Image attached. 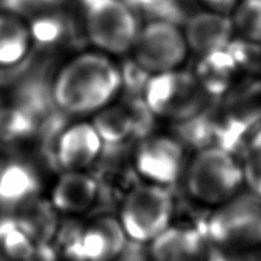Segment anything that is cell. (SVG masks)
<instances>
[{"label":"cell","instance_id":"obj_15","mask_svg":"<svg viewBox=\"0 0 261 261\" xmlns=\"http://www.w3.org/2000/svg\"><path fill=\"white\" fill-rule=\"evenodd\" d=\"M34 42L29 24L16 13H0V68H11L28 58Z\"/></svg>","mask_w":261,"mask_h":261},{"label":"cell","instance_id":"obj_17","mask_svg":"<svg viewBox=\"0 0 261 261\" xmlns=\"http://www.w3.org/2000/svg\"><path fill=\"white\" fill-rule=\"evenodd\" d=\"M21 211L16 220L22 230L36 243H48L57 231L55 206L35 199Z\"/></svg>","mask_w":261,"mask_h":261},{"label":"cell","instance_id":"obj_26","mask_svg":"<svg viewBox=\"0 0 261 261\" xmlns=\"http://www.w3.org/2000/svg\"><path fill=\"white\" fill-rule=\"evenodd\" d=\"M61 2L62 0H7L8 6L12 10L10 12L13 13L21 10H29V8L53 7Z\"/></svg>","mask_w":261,"mask_h":261},{"label":"cell","instance_id":"obj_19","mask_svg":"<svg viewBox=\"0 0 261 261\" xmlns=\"http://www.w3.org/2000/svg\"><path fill=\"white\" fill-rule=\"evenodd\" d=\"M33 240L22 230L16 218L0 219V254L6 261H27L33 253Z\"/></svg>","mask_w":261,"mask_h":261},{"label":"cell","instance_id":"obj_24","mask_svg":"<svg viewBox=\"0 0 261 261\" xmlns=\"http://www.w3.org/2000/svg\"><path fill=\"white\" fill-rule=\"evenodd\" d=\"M226 49L235 60L238 69L250 73L261 71V45L247 38L231 39Z\"/></svg>","mask_w":261,"mask_h":261},{"label":"cell","instance_id":"obj_6","mask_svg":"<svg viewBox=\"0 0 261 261\" xmlns=\"http://www.w3.org/2000/svg\"><path fill=\"white\" fill-rule=\"evenodd\" d=\"M174 199L167 187L136 186L129 190L121 208L125 235L138 243L152 242L172 226Z\"/></svg>","mask_w":261,"mask_h":261},{"label":"cell","instance_id":"obj_2","mask_svg":"<svg viewBox=\"0 0 261 261\" xmlns=\"http://www.w3.org/2000/svg\"><path fill=\"white\" fill-rule=\"evenodd\" d=\"M183 174L190 196L212 208L231 199L245 186L242 163L231 151L220 145L198 150Z\"/></svg>","mask_w":261,"mask_h":261},{"label":"cell","instance_id":"obj_3","mask_svg":"<svg viewBox=\"0 0 261 261\" xmlns=\"http://www.w3.org/2000/svg\"><path fill=\"white\" fill-rule=\"evenodd\" d=\"M206 236L214 246L244 252L261 245V197L250 190L214 207Z\"/></svg>","mask_w":261,"mask_h":261},{"label":"cell","instance_id":"obj_21","mask_svg":"<svg viewBox=\"0 0 261 261\" xmlns=\"http://www.w3.org/2000/svg\"><path fill=\"white\" fill-rule=\"evenodd\" d=\"M241 163L245 186L261 197V128L247 142L244 158Z\"/></svg>","mask_w":261,"mask_h":261},{"label":"cell","instance_id":"obj_13","mask_svg":"<svg viewBox=\"0 0 261 261\" xmlns=\"http://www.w3.org/2000/svg\"><path fill=\"white\" fill-rule=\"evenodd\" d=\"M39 189V177L30 166L10 163L0 169V208L21 210L36 199Z\"/></svg>","mask_w":261,"mask_h":261},{"label":"cell","instance_id":"obj_25","mask_svg":"<svg viewBox=\"0 0 261 261\" xmlns=\"http://www.w3.org/2000/svg\"><path fill=\"white\" fill-rule=\"evenodd\" d=\"M121 259L119 261H152L150 252L145 251L143 243L133 241L129 247L125 244L123 251L121 252Z\"/></svg>","mask_w":261,"mask_h":261},{"label":"cell","instance_id":"obj_8","mask_svg":"<svg viewBox=\"0 0 261 261\" xmlns=\"http://www.w3.org/2000/svg\"><path fill=\"white\" fill-rule=\"evenodd\" d=\"M125 244L122 224L114 218L100 217L87 228L70 233L59 245L70 261H112Z\"/></svg>","mask_w":261,"mask_h":261},{"label":"cell","instance_id":"obj_11","mask_svg":"<svg viewBox=\"0 0 261 261\" xmlns=\"http://www.w3.org/2000/svg\"><path fill=\"white\" fill-rule=\"evenodd\" d=\"M102 151V141L93 124L77 123L65 129L57 148L58 167L79 170L88 167Z\"/></svg>","mask_w":261,"mask_h":261},{"label":"cell","instance_id":"obj_12","mask_svg":"<svg viewBox=\"0 0 261 261\" xmlns=\"http://www.w3.org/2000/svg\"><path fill=\"white\" fill-rule=\"evenodd\" d=\"M231 34V20L220 13H196L186 23L187 43L201 56L226 48Z\"/></svg>","mask_w":261,"mask_h":261},{"label":"cell","instance_id":"obj_16","mask_svg":"<svg viewBox=\"0 0 261 261\" xmlns=\"http://www.w3.org/2000/svg\"><path fill=\"white\" fill-rule=\"evenodd\" d=\"M238 67L226 48L201 57L196 68V77L211 97H219L231 85Z\"/></svg>","mask_w":261,"mask_h":261},{"label":"cell","instance_id":"obj_1","mask_svg":"<svg viewBox=\"0 0 261 261\" xmlns=\"http://www.w3.org/2000/svg\"><path fill=\"white\" fill-rule=\"evenodd\" d=\"M122 87V68L115 58L91 49L71 57L60 67L51 94L64 114L84 115L105 109Z\"/></svg>","mask_w":261,"mask_h":261},{"label":"cell","instance_id":"obj_23","mask_svg":"<svg viewBox=\"0 0 261 261\" xmlns=\"http://www.w3.org/2000/svg\"><path fill=\"white\" fill-rule=\"evenodd\" d=\"M65 20L55 14H43L29 23L34 44L48 46L64 38L66 34Z\"/></svg>","mask_w":261,"mask_h":261},{"label":"cell","instance_id":"obj_5","mask_svg":"<svg viewBox=\"0 0 261 261\" xmlns=\"http://www.w3.org/2000/svg\"><path fill=\"white\" fill-rule=\"evenodd\" d=\"M143 94L153 114L176 122L204 112L208 97L195 75L176 70L150 76Z\"/></svg>","mask_w":261,"mask_h":261},{"label":"cell","instance_id":"obj_27","mask_svg":"<svg viewBox=\"0 0 261 261\" xmlns=\"http://www.w3.org/2000/svg\"><path fill=\"white\" fill-rule=\"evenodd\" d=\"M27 261H58L57 252L49 243H37Z\"/></svg>","mask_w":261,"mask_h":261},{"label":"cell","instance_id":"obj_14","mask_svg":"<svg viewBox=\"0 0 261 261\" xmlns=\"http://www.w3.org/2000/svg\"><path fill=\"white\" fill-rule=\"evenodd\" d=\"M100 193L96 178L71 170L62 175L52 192L55 208L65 213H81L89 210Z\"/></svg>","mask_w":261,"mask_h":261},{"label":"cell","instance_id":"obj_18","mask_svg":"<svg viewBox=\"0 0 261 261\" xmlns=\"http://www.w3.org/2000/svg\"><path fill=\"white\" fill-rule=\"evenodd\" d=\"M93 127L106 145H120L133 135V121L127 109L105 107L93 120Z\"/></svg>","mask_w":261,"mask_h":261},{"label":"cell","instance_id":"obj_29","mask_svg":"<svg viewBox=\"0 0 261 261\" xmlns=\"http://www.w3.org/2000/svg\"><path fill=\"white\" fill-rule=\"evenodd\" d=\"M202 3L218 13H228L235 7L237 0H201Z\"/></svg>","mask_w":261,"mask_h":261},{"label":"cell","instance_id":"obj_22","mask_svg":"<svg viewBox=\"0 0 261 261\" xmlns=\"http://www.w3.org/2000/svg\"><path fill=\"white\" fill-rule=\"evenodd\" d=\"M233 23L244 38L261 43V0H243L235 12Z\"/></svg>","mask_w":261,"mask_h":261},{"label":"cell","instance_id":"obj_9","mask_svg":"<svg viewBox=\"0 0 261 261\" xmlns=\"http://www.w3.org/2000/svg\"><path fill=\"white\" fill-rule=\"evenodd\" d=\"M136 167L151 183L167 187L184 173L182 143L169 136H148L136 151Z\"/></svg>","mask_w":261,"mask_h":261},{"label":"cell","instance_id":"obj_20","mask_svg":"<svg viewBox=\"0 0 261 261\" xmlns=\"http://www.w3.org/2000/svg\"><path fill=\"white\" fill-rule=\"evenodd\" d=\"M39 122L19 106L0 109V141L12 143L23 141L37 132Z\"/></svg>","mask_w":261,"mask_h":261},{"label":"cell","instance_id":"obj_7","mask_svg":"<svg viewBox=\"0 0 261 261\" xmlns=\"http://www.w3.org/2000/svg\"><path fill=\"white\" fill-rule=\"evenodd\" d=\"M132 55L134 62L148 74L175 70L187 55V39L177 25L152 20L141 27Z\"/></svg>","mask_w":261,"mask_h":261},{"label":"cell","instance_id":"obj_10","mask_svg":"<svg viewBox=\"0 0 261 261\" xmlns=\"http://www.w3.org/2000/svg\"><path fill=\"white\" fill-rule=\"evenodd\" d=\"M206 233L193 228L170 226L151 242L152 261H205L210 252Z\"/></svg>","mask_w":261,"mask_h":261},{"label":"cell","instance_id":"obj_28","mask_svg":"<svg viewBox=\"0 0 261 261\" xmlns=\"http://www.w3.org/2000/svg\"><path fill=\"white\" fill-rule=\"evenodd\" d=\"M135 11H142L153 16V14L167 2V0H124Z\"/></svg>","mask_w":261,"mask_h":261},{"label":"cell","instance_id":"obj_4","mask_svg":"<svg viewBox=\"0 0 261 261\" xmlns=\"http://www.w3.org/2000/svg\"><path fill=\"white\" fill-rule=\"evenodd\" d=\"M83 11L85 34L93 49L113 58L132 53L141 25L124 0H97Z\"/></svg>","mask_w":261,"mask_h":261}]
</instances>
